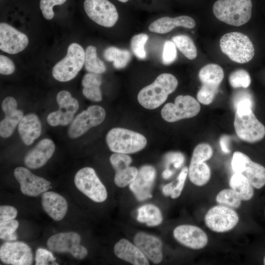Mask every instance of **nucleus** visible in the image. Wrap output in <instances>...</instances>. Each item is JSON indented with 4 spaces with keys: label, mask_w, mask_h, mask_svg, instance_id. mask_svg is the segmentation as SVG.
Returning a JSON list of instances; mask_svg holds the SVG:
<instances>
[{
    "label": "nucleus",
    "mask_w": 265,
    "mask_h": 265,
    "mask_svg": "<svg viewBox=\"0 0 265 265\" xmlns=\"http://www.w3.org/2000/svg\"><path fill=\"white\" fill-rule=\"evenodd\" d=\"M178 81L176 78L169 73L159 75L154 81L143 88L138 93L137 100L144 107L155 109L161 106L169 94L176 89Z\"/></svg>",
    "instance_id": "f257e3e1"
},
{
    "label": "nucleus",
    "mask_w": 265,
    "mask_h": 265,
    "mask_svg": "<svg viewBox=\"0 0 265 265\" xmlns=\"http://www.w3.org/2000/svg\"><path fill=\"white\" fill-rule=\"evenodd\" d=\"M252 8L251 0H218L214 2L212 11L219 20L238 26L249 21Z\"/></svg>",
    "instance_id": "f03ea898"
},
{
    "label": "nucleus",
    "mask_w": 265,
    "mask_h": 265,
    "mask_svg": "<svg viewBox=\"0 0 265 265\" xmlns=\"http://www.w3.org/2000/svg\"><path fill=\"white\" fill-rule=\"evenodd\" d=\"M220 47L231 60L239 63L249 62L255 53L254 46L249 37L239 32L224 34L220 40Z\"/></svg>",
    "instance_id": "7ed1b4c3"
},
{
    "label": "nucleus",
    "mask_w": 265,
    "mask_h": 265,
    "mask_svg": "<svg viewBox=\"0 0 265 265\" xmlns=\"http://www.w3.org/2000/svg\"><path fill=\"white\" fill-rule=\"evenodd\" d=\"M106 142L112 152L126 154L138 152L147 144L142 134L121 128L111 129L106 135Z\"/></svg>",
    "instance_id": "20e7f679"
},
{
    "label": "nucleus",
    "mask_w": 265,
    "mask_h": 265,
    "mask_svg": "<svg viewBox=\"0 0 265 265\" xmlns=\"http://www.w3.org/2000/svg\"><path fill=\"white\" fill-rule=\"evenodd\" d=\"M85 52L80 44H71L67 54L53 67L52 75L54 79L66 82L76 77L84 64Z\"/></svg>",
    "instance_id": "39448f33"
},
{
    "label": "nucleus",
    "mask_w": 265,
    "mask_h": 265,
    "mask_svg": "<svg viewBox=\"0 0 265 265\" xmlns=\"http://www.w3.org/2000/svg\"><path fill=\"white\" fill-rule=\"evenodd\" d=\"M212 154V148L208 143H200L194 148L188 174L190 181L195 185L203 186L209 181L211 176V169L205 161L209 159Z\"/></svg>",
    "instance_id": "423d86ee"
},
{
    "label": "nucleus",
    "mask_w": 265,
    "mask_h": 265,
    "mask_svg": "<svg viewBox=\"0 0 265 265\" xmlns=\"http://www.w3.org/2000/svg\"><path fill=\"white\" fill-rule=\"evenodd\" d=\"M74 182L77 188L91 200L101 203L106 200V189L93 168L80 169L75 175Z\"/></svg>",
    "instance_id": "0eeeda50"
},
{
    "label": "nucleus",
    "mask_w": 265,
    "mask_h": 265,
    "mask_svg": "<svg viewBox=\"0 0 265 265\" xmlns=\"http://www.w3.org/2000/svg\"><path fill=\"white\" fill-rule=\"evenodd\" d=\"M200 105L194 98L189 95H179L174 103L164 105L161 110L162 118L168 122L190 118L197 115L200 110Z\"/></svg>",
    "instance_id": "6e6552de"
},
{
    "label": "nucleus",
    "mask_w": 265,
    "mask_h": 265,
    "mask_svg": "<svg viewBox=\"0 0 265 265\" xmlns=\"http://www.w3.org/2000/svg\"><path fill=\"white\" fill-rule=\"evenodd\" d=\"M231 166L235 172L246 177L253 187L260 189L265 185V167L252 161L245 154L239 151L234 152Z\"/></svg>",
    "instance_id": "1a4fd4ad"
},
{
    "label": "nucleus",
    "mask_w": 265,
    "mask_h": 265,
    "mask_svg": "<svg viewBox=\"0 0 265 265\" xmlns=\"http://www.w3.org/2000/svg\"><path fill=\"white\" fill-rule=\"evenodd\" d=\"M207 227L216 233H224L232 230L239 221V217L233 209L218 205L210 209L204 217Z\"/></svg>",
    "instance_id": "9d476101"
},
{
    "label": "nucleus",
    "mask_w": 265,
    "mask_h": 265,
    "mask_svg": "<svg viewBox=\"0 0 265 265\" xmlns=\"http://www.w3.org/2000/svg\"><path fill=\"white\" fill-rule=\"evenodd\" d=\"M80 236L77 233H59L51 236L47 244L49 249L57 253H70L78 259L84 258L88 254L87 249L81 245Z\"/></svg>",
    "instance_id": "9b49d317"
},
{
    "label": "nucleus",
    "mask_w": 265,
    "mask_h": 265,
    "mask_svg": "<svg viewBox=\"0 0 265 265\" xmlns=\"http://www.w3.org/2000/svg\"><path fill=\"white\" fill-rule=\"evenodd\" d=\"M83 7L88 17L101 26L111 27L118 21L117 9L108 0H84Z\"/></svg>",
    "instance_id": "f8f14e48"
},
{
    "label": "nucleus",
    "mask_w": 265,
    "mask_h": 265,
    "mask_svg": "<svg viewBox=\"0 0 265 265\" xmlns=\"http://www.w3.org/2000/svg\"><path fill=\"white\" fill-rule=\"evenodd\" d=\"M106 111L104 108L94 105L79 113L69 128L68 134L71 138L79 137L92 127L101 124L105 120Z\"/></svg>",
    "instance_id": "ddd939ff"
},
{
    "label": "nucleus",
    "mask_w": 265,
    "mask_h": 265,
    "mask_svg": "<svg viewBox=\"0 0 265 265\" xmlns=\"http://www.w3.org/2000/svg\"><path fill=\"white\" fill-rule=\"evenodd\" d=\"M234 126L238 136L248 143H255L265 136V127L251 111L240 115L235 113Z\"/></svg>",
    "instance_id": "4468645a"
},
{
    "label": "nucleus",
    "mask_w": 265,
    "mask_h": 265,
    "mask_svg": "<svg viewBox=\"0 0 265 265\" xmlns=\"http://www.w3.org/2000/svg\"><path fill=\"white\" fill-rule=\"evenodd\" d=\"M56 101L59 109L51 112L48 115L47 122L53 127L66 126L73 121L74 115L79 107V102L66 90H62L58 93Z\"/></svg>",
    "instance_id": "2eb2a0df"
},
{
    "label": "nucleus",
    "mask_w": 265,
    "mask_h": 265,
    "mask_svg": "<svg viewBox=\"0 0 265 265\" xmlns=\"http://www.w3.org/2000/svg\"><path fill=\"white\" fill-rule=\"evenodd\" d=\"M14 175L20 184L22 193L25 195L36 197L47 191L51 187L50 182L33 174L25 167L16 168Z\"/></svg>",
    "instance_id": "dca6fc26"
},
{
    "label": "nucleus",
    "mask_w": 265,
    "mask_h": 265,
    "mask_svg": "<svg viewBox=\"0 0 265 265\" xmlns=\"http://www.w3.org/2000/svg\"><path fill=\"white\" fill-rule=\"evenodd\" d=\"M0 259L7 265H30L33 254L30 247L23 242H6L0 246Z\"/></svg>",
    "instance_id": "f3484780"
},
{
    "label": "nucleus",
    "mask_w": 265,
    "mask_h": 265,
    "mask_svg": "<svg viewBox=\"0 0 265 265\" xmlns=\"http://www.w3.org/2000/svg\"><path fill=\"white\" fill-rule=\"evenodd\" d=\"M27 36L11 25L0 24V49L9 54H16L23 51L28 45Z\"/></svg>",
    "instance_id": "a211bd4d"
},
{
    "label": "nucleus",
    "mask_w": 265,
    "mask_h": 265,
    "mask_svg": "<svg viewBox=\"0 0 265 265\" xmlns=\"http://www.w3.org/2000/svg\"><path fill=\"white\" fill-rule=\"evenodd\" d=\"M173 236L181 244L195 250L203 248L208 242L206 233L200 228L191 225L176 227L173 231Z\"/></svg>",
    "instance_id": "6ab92c4d"
},
{
    "label": "nucleus",
    "mask_w": 265,
    "mask_h": 265,
    "mask_svg": "<svg viewBox=\"0 0 265 265\" xmlns=\"http://www.w3.org/2000/svg\"><path fill=\"white\" fill-rule=\"evenodd\" d=\"M156 175L155 169L151 165L140 168L135 179L129 185L137 200L142 201L152 197L151 189Z\"/></svg>",
    "instance_id": "aec40b11"
},
{
    "label": "nucleus",
    "mask_w": 265,
    "mask_h": 265,
    "mask_svg": "<svg viewBox=\"0 0 265 265\" xmlns=\"http://www.w3.org/2000/svg\"><path fill=\"white\" fill-rule=\"evenodd\" d=\"M1 107L5 117L0 123V135L2 137L7 138L11 135L24 114L17 109V101L12 97L5 98L2 102Z\"/></svg>",
    "instance_id": "412c9836"
},
{
    "label": "nucleus",
    "mask_w": 265,
    "mask_h": 265,
    "mask_svg": "<svg viewBox=\"0 0 265 265\" xmlns=\"http://www.w3.org/2000/svg\"><path fill=\"white\" fill-rule=\"evenodd\" d=\"M55 145L50 139L45 138L26 155L24 162L30 169H37L44 165L52 157L55 151Z\"/></svg>",
    "instance_id": "4be33fe9"
},
{
    "label": "nucleus",
    "mask_w": 265,
    "mask_h": 265,
    "mask_svg": "<svg viewBox=\"0 0 265 265\" xmlns=\"http://www.w3.org/2000/svg\"><path fill=\"white\" fill-rule=\"evenodd\" d=\"M198 76L202 83L200 90L215 97L224 78L222 67L216 64H208L200 69Z\"/></svg>",
    "instance_id": "5701e85b"
},
{
    "label": "nucleus",
    "mask_w": 265,
    "mask_h": 265,
    "mask_svg": "<svg viewBox=\"0 0 265 265\" xmlns=\"http://www.w3.org/2000/svg\"><path fill=\"white\" fill-rule=\"evenodd\" d=\"M133 241L135 245L145 256L155 264L161 262L162 260V242L156 237L143 232L135 236Z\"/></svg>",
    "instance_id": "b1692460"
},
{
    "label": "nucleus",
    "mask_w": 265,
    "mask_h": 265,
    "mask_svg": "<svg viewBox=\"0 0 265 265\" xmlns=\"http://www.w3.org/2000/svg\"><path fill=\"white\" fill-rule=\"evenodd\" d=\"M42 207L47 214L54 221H60L65 216L68 211L66 199L53 191H46L41 196Z\"/></svg>",
    "instance_id": "393cba45"
},
{
    "label": "nucleus",
    "mask_w": 265,
    "mask_h": 265,
    "mask_svg": "<svg viewBox=\"0 0 265 265\" xmlns=\"http://www.w3.org/2000/svg\"><path fill=\"white\" fill-rule=\"evenodd\" d=\"M114 252L118 258L132 265H149L147 258L142 251L126 239H121L116 243Z\"/></svg>",
    "instance_id": "a878e982"
},
{
    "label": "nucleus",
    "mask_w": 265,
    "mask_h": 265,
    "mask_svg": "<svg viewBox=\"0 0 265 265\" xmlns=\"http://www.w3.org/2000/svg\"><path fill=\"white\" fill-rule=\"evenodd\" d=\"M194 20L187 16H180L175 18L163 17L152 22L149 30L153 32L164 34L168 33L177 26L193 28L195 26Z\"/></svg>",
    "instance_id": "bb28decb"
},
{
    "label": "nucleus",
    "mask_w": 265,
    "mask_h": 265,
    "mask_svg": "<svg viewBox=\"0 0 265 265\" xmlns=\"http://www.w3.org/2000/svg\"><path fill=\"white\" fill-rule=\"evenodd\" d=\"M42 126L38 117L34 113L23 116L18 124V132L23 142L31 144L41 134Z\"/></svg>",
    "instance_id": "cd10ccee"
},
{
    "label": "nucleus",
    "mask_w": 265,
    "mask_h": 265,
    "mask_svg": "<svg viewBox=\"0 0 265 265\" xmlns=\"http://www.w3.org/2000/svg\"><path fill=\"white\" fill-rule=\"evenodd\" d=\"M102 81V77L99 74L89 72L85 74L81 81L82 94L85 97L92 101H101L102 100L100 89Z\"/></svg>",
    "instance_id": "c85d7f7f"
},
{
    "label": "nucleus",
    "mask_w": 265,
    "mask_h": 265,
    "mask_svg": "<svg viewBox=\"0 0 265 265\" xmlns=\"http://www.w3.org/2000/svg\"><path fill=\"white\" fill-rule=\"evenodd\" d=\"M229 185L242 200L248 201L253 197V187L242 174L235 172L231 177Z\"/></svg>",
    "instance_id": "c756f323"
},
{
    "label": "nucleus",
    "mask_w": 265,
    "mask_h": 265,
    "mask_svg": "<svg viewBox=\"0 0 265 265\" xmlns=\"http://www.w3.org/2000/svg\"><path fill=\"white\" fill-rule=\"evenodd\" d=\"M137 220L145 223L150 227L159 225L162 221V216L159 209L152 204H146L138 209Z\"/></svg>",
    "instance_id": "7c9ffc66"
},
{
    "label": "nucleus",
    "mask_w": 265,
    "mask_h": 265,
    "mask_svg": "<svg viewBox=\"0 0 265 265\" xmlns=\"http://www.w3.org/2000/svg\"><path fill=\"white\" fill-rule=\"evenodd\" d=\"M103 56L107 61L113 62L116 69L125 67L131 59V53L127 50H123L115 47H109L105 49Z\"/></svg>",
    "instance_id": "2f4dec72"
},
{
    "label": "nucleus",
    "mask_w": 265,
    "mask_h": 265,
    "mask_svg": "<svg viewBox=\"0 0 265 265\" xmlns=\"http://www.w3.org/2000/svg\"><path fill=\"white\" fill-rule=\"evenodd\" d=\"M84 67L89 73L102 74L106 71L104 62L97 56L95 46H88L85 51Z\"/></svg>",
    "instance_id": "473e14b6"
},
{
    "label": "nucleus",
    "mask_w": 265,
    "mask_h": 265,
    "mask_svg": "<svg viewBox=\"0 0 265 265\" xmlns=\"http://www.w3.org/2000/svg\"><path fill=\"white\" fill-rule=\"evenodd\" d=\"M172 40L176 47L186 58L193 60L196 57L197 49L190 37L185 34H180L174 36Z\"/></svg>",
    "instance_id": "72a5a7b5"
},
{
    "label": "nucleus",
    "mask_w": 265,
    "mask_h": 265,
    "mask_svg": "<svg viewBox=\"0 0 265 265\" xmlns=\"http://www.w3.org/2000/svg\"><path fill=\"white\" fill-rule=\"evenodd\" d=\"M234 104L236 113L238 115L247 114L252 111L253 101L251 94L246 90H240L236 94Z\"/></svg>",
    "instance_id": "f704fd0d"
},
{
    "label": "nucleus",
    "mask_w": 265,
    "mask_h": 265,
    "mask_svg": "<svg viewBox=\"0 0 265 265\" xmlns=\"http://www.w3.org/2000/svg\"><path fill=\"white\" fill-rule=\"evenodd\" d=\"M215 200L219 205L233 209L238 208L242 201L232 188L224 189L219 192L216 196Z\"/></svg>",
    "instance_id": "c9c22d12"
},
{
    "label": "nucleus",
    "mask_w": 265,
    "mask_h": 265,
    "mask_svg": "<svg viewBox=\"0 0 265 265\" xmlns=\"http://www.w3.org/2000/svg\"><path fill=\"white\" fill-rule=\"evenodd\" d=\"M138 170L133 166H129L122 170L115 171L114 183L120 187L130 185L136 178Z\"/></svg>",
    "instance_id": "e433bc0d"
},
{
    "label": "nucleus",
    "mask_w": 265,
    "mask_h": 265,
    "mask_svg": "<svg viewBox=\"0 0 265 265\" xmlns=\"http://www.w3.org/2000/svg\"><path fill=\"white\" fill-rule=\"evenodd\" d=\"M229 81L233 88H247L251 84V79L247 71L238 69L230 74Z\"/></svg>",
    "instance_id": "4c0bfd02"
},
{
    "label": "nucleus",
    "mask_w": 265,
    "mask_h": 265,
    "mask_svg": "<svg viewBox=\"0 0 265 265\" xmlns=\"http://www.w3.org/2000/svg\"><path fill=\"white\" fill-rule=\"evenodd\" d=\"M19 222L14 219L0 222V238L7 241L16 240L18 237L15 233Z\"/></svg>",
    "instance_id": "58836bf2"
},
{
    "label": "nucleus",
    "mask_w": 265,
    "mask_h": 265,
    "mask_svg": "<svg viewBox=\"0 0 265 265\" xmlns=\"http://www.w3.org/2000/svg\"><path fill=\"white\" fill-rule=\"evenodd\" d=\"M148 39L145 33H140L133 36L131 41V46L134 54L138 58L144 59L146 57L145 44Z\"/></svg>",
    "instance_id": "ea45409f"
},
{
    "label": "nucleus",
    "mask_w": 265,
    "mask_h": 265,
    "mask_svg": "<svg viewBox=\"0 0 265 265\" xmlns=\"http://www.w3.org/2000/svg\"><path fill=\"white\" fill-rule=\"evenodd\" d=\"M132 161L130 156L126 154L115 153L110 157V162L115 171L130 166Z\"/></svg>",
    "instance_id": "a19ab883"
},
{
    "label": "nucleus",
    "mask_w": 265,
    "mask_h": 265,
    "mask_svg": "<svg viewBox=\"0 0 265 265\" xmlns=\"http://www.w3.org/2000/svg\"><path fill=\"white\" fill-rule=\"evenodd\" d=\"M67 0H40V9L43 17L48 20L54 17L53 7L55 5H62Z\"/></svg>",
    "instance_id": "79ce46f5"
},
{
    "label": "nucleus",
    "mask_w": 265,
    "mask_h": 265,
    "mask_svg": "<svg viewBox=\"0 0 265 265\" xmlns=\"http://www.w3.org/2000/svg\"><path fill=\"white\" fill-rule=\"evenodd\" d=\"M177 52L176 46L171 41H166L163 46L162 52V62L165 65L172 63L177 58Z\"/></svg>",
    "instance_id": "37998d69"
},
{
    "label": "nucleus",
    "mask_w": 265,
    "mask_h": 265,
    "mask_svg": "<svg viewBox=\"0 0 265 265\" xmlns=\"http://www.w3.org/2000/svg\"><path fill=\"white\" fill-rule=\"evenodd\" d=\"M35 259L36 265H58L52 253L42 248L36 250Z\"/></svg>",
    "instance_id": "c03bdc74"
},
{
    "label": "nucleus",
    "mask_w": 265,
    "mask_h": 265,
    "mask_svg": "<svg viewBox=\"0 0 265 265\" xmlns=\"http://www.w3.org/2000/svg\"><path fill=\"white\" fill-rule=\"evenodd\" d=\"M188 170L187 167H184L181 170L176 179V186H174L173 191L170 195L172 199H176L181 195L188 174Z\"/></svg>",
    "instance_id": "a18cd8bd"
},
{
    "label": "nucleus",
    "mask_w": 265,
    "mask_h": 265,
    "mask_svg": "<svg viewBox=\"0 0 265 265\" xmlns=\"http://www.w3.org/2000/svg\"><path fill=\"white\" fill-rule=\"evenodd\" d=\"M15 70L13 61L8 57L1 54L0 55V73L4 75H11Z\"/></svg>",
    "instance_id": "49530a36"
},
{
    "label": "nucleus",
    "mask_w": 265,
    "mask_h": 265,
    "mask_svg": "<svg viewBox=\"0 0 265 265\" xmlns=\"http://www.w3.org/2000/svg\"><path fill=\"white\" fill-rule=\"evenodd\" d=\"M17 214V210L14 207L1 205L0 207V222L14 219Z\"/></svg>",
    "instance_id": "de8ad7c7"
},
{
    "label": "nucleus",
    "mask_w": 265,
    "mask_h": 265,
    "mask_svg": "<svg viewBox=\"0 0 265 265\" xmlns=\"http://www.w3.org/2000/svg\"><path fill=\"white\" fill-rule=\"evenodd\" d=\"M166 163H173L174 167L179 168L181 167L185 161L184 155L179 152H172L166 154L165 157Z\"/></svg>",
    "instance_id": "09e8293b"
},
{
    "label": "nucleus",
    "mask_w": 265,
    "mask_h": 265,
    "mask_svg": "<svg viewBox=\"0 0 265 265\" xmlns=\"http://www.w3.org/2000/svg\"><path fill=\"white\" fill-rule=\"evenodd\" d=\"M230 137L226 135H222L219 140L220 145L222 151L225 153H230V149L229 147Z\"/></svg>",
    "instance_id": "8fccbe9b"
},
{
    "label": "nucleus",
    "mask_w": 265,
    "mask_h": 265,
    "mask_svg": "<svg viewBox=\"0 0 265 265\" xmlns=\"http://www.w3.org/2000/svg\"><path fill=\"white\" fill-rule=\"evenodd\" d=\"M174 187L173 182L168 184L162 188V192L166 196H170L172 194Z\"/></svg>",
    "instance_id": "3c124183"
},
{
    "label": "nucleus",
    "mask_w": 265,
    "mask_h": 265,
    "mask_svg": "<svg viewBox=\"0 0 265 265\" xmlns=\"http://www.w3.org/2000/svg\"><path fill=\"white\" fill-rule=\"evenodd\" d=\"M174 174V172L169 168L166 169L162 173V177L165 179L170 178Z\"/></svg>",
    "instance_id": "603ef678"
},
{
    "label": "nucleus",
    "mask_w": 265,
    "mask_h": 265,
    "mask_svg": "<svg viewBox=\"0 0 265 265\" xmlns=\"http://www.w3.org/2000/svg\"><path fill=\"white\" fill-rule=\"evenodd\" d=\"M118 1H120V2H127L129 0H118Z\"/></svg>",
    "instance_id": "864d4df0"
},
{
    "label": "nucleus",
    "mask_w": 265,
    "mask_h": 265,
    "mask_svg": "<svg viewBox=\"0 0 265 265\" xmlns=\"http://www.w3.org/2000/svg\"><path fill=\"white\" fill-rule=\"evenodd\" d=\"M264 264L265 265V256L264 259Z\"/></svg>",
    "instance_id": "5fc2aeb1"
}]
</instances>
